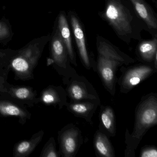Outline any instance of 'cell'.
<instances>
[{
	"label": "cell",
	"mask_w": 157,
	"mask_h": 157,
	"mask_svg": "<svg viewBox=\"0 0 157 157\" xmlns=\"http://www.w3.org/2000/svg\"><path fill=\"white\" fill-rule=\"evenodd\" d=\"M98 14L128 44L133 40H142V31H147L127 0H105L104 9Z\"/></svg>",
	"instance_id": "6da1fadb"
},
{
	"label": "cell",
	"mask_w": 157,
	"mask_h": 157,
	"mask_svg": "<svg viewBox=\"0 0 157 157\" xmlns=\"http://www.w3.org/2000/svg\"><path fill=\"white\" fill-rule=\"evenodd\" d=\"M51 36L48 34L36 37L21 49L15 50L7 66V69H11L14 72L15 79L25 81L34 78V70L50 41Z\"/></svg>",
	"instance_id": "7a4b0ae2"
},
{
	"label": "cell",
	"mask_w": 157,
	"mask_h": 157,
	"mask_svg": "<svg viewBox=\"0 0 157 157\" xmlns=\"http://www.w3.org/2000/svg\"><path fill=\"white\" fill-rule=\"evenodd\" d=\"M134 129L131 135L126 131L125 156H134L135 151L147 131L157 123V94H151L142 98L136 111Z\"/></svg>",
	"instance_id": "3957f363"
},
{
	"label": "cell",
	"mask_w": 157,
	"mask_h": 157,
	"mask_svg": "<svg viewBox=\"0 0 157 157\" xmlns=\"http://www.w3.org/2000/svg\"><path fill=\"white\" fill-rule=\"evenodd\" d=\"M49 42L50 55L47 59L48 65H52L60 75L64 77V79L66 78L74 70L71 66L67 50L56 24Z\"/></svg>",
	"instance_id": "277c9868"
},
{
	"label": "cell",
	"mask_w": 157,
	"mask_h": 157,
	"mask_svg": "<svg viewBox=\"0 0 157 157\" xmlns=\"http://www.w3.org/2000/svg\"><path fill=\"white\" fill-rule=\"evenodd\" d=\"M64 81L67 85L66 92L71 102L99 99L91 84L84 77L79 76L75 70L69 77L64 79Z\"/></svg>",
	"instance_id": "5b68a950"
},
{
	"label": "cell",
	"mask_w": 157,
	"mask_h": 157,
	"mask_svg": "<svg viewBox=\"0 0 157 157\" xmlns=\"http://www.w3.org/2000/svg\"><path fill=\"white\" fill-rule=\"evenodd\" d=\"M0 95L11 99L17 103L34 106L40 102L36 91L33 88L24 86L11 85L0 77Z\"/></svg>",
	"instance_id": "8992f818"
},
{
	"label": "cell",
	"mask_w": 157,
	"mask_h": 157,
	"mask_svg": "<svg viewBox=\"0 0 157 157\" xmlns=\"http://www.w3.org/2000/svg\"><path fill=\"white\" fill-rule=\"evenodd\" d=\"M155 70L157 69L153 65L148 64L137 65L127 68L118 80L121 92L127 93L154 73Z\"/></svg>",
	"instance_id": "52a82bcc"
},
{
	"label": "cell",
	"mask_w": 157,
	"mask_h": 157,
	"mask_svg": "<svg viewBox=\"0 0 157 157\" xmlns=\"http://www.w3.org/2000/svg\"><path fill=\"white\" fill-rule=\"evenodd\" d=\"M68 18L82 62L87 69H90L94 66L88 53L83 25L78 16L73 11L69 12Z\"/></svg>",
	"instance_id": "ba28073f"
},
{
	"label": "cell",
	"mask_w": 157,
	"mask_h": 157,
	"mask_svg": "<svg viewBox=\"0 0 157 157\" xmlns=\"http://www.w3.org/2000/svg\"><path fill=\"white\" fill-rule=\"evenodd\" d=\"M60 151L65 157H74L81 144V132L78 128L71 124L59 133Z\"/></svg>",
	"instance_id": "9c48e42d"
},
{
	"label": "cell",
	"mask_w": 157,
	"mask_h": 157,
	"mask_svg": "<svg viewBox=\"0 0 157 157\" xmlns=\"http://www.w3.org/2000/svg\"><path fill=\"white\" fill-rule=\"evenodd\" d=\"M96 49L99 56L119 62L122 65L135 63L136 60L122 52L109 40L100 35L96 38Z\"/></svg>",
	"instance_id": "30bf717a"
},
{
	"label": "cell",
	"mask_w": 157,
	"mask_h": 157,
	"mask_svg": "<svg viewBox=\"0 0 157 157\" xmlns=\"http://www.w3.org/2000/svg\"><path fill=\"white\" fill-rule=\"evenodd\" d=\"M152 37H157V15L146 0H127Z\"/></svg>",
	"instance_id": "8fae6325"
},
{
	"label": "cell",
	"mask_w": 157,
	"mask_h": 157,
	"mask_svg": "<svg viewBox=\"0 0 157 157\" xmlns=\"http://www.w3.org/2000/svg\"><path fill=\"white\" fill-rule=\"evenodd\" d=\"M121 66L119 62L98 55L95 65L96 69L105 88L112 95L115 92L116 71Z\"/></svg>",
	"instance_id": "7c38bea8"
},
{
	"label": "cell",
	"mask_w": 157,
	"mask_h": 157,
	"mask_svg": "<svg viewBox=\"0 0 157 157\" xmlns=\"http://www.w3.org/2000/svg\"><path fill=\"white\" fill-rule=\"evenodd\" d=\"M60 37L64 42L68 53L71 63L77 66L76 56L74 53L71 38V32L69 25L66 13L62 11L59 12L55 23Z\"/></svg>",
	"instance_id": "4fadbf2b"
},
{
	"label": "cell",
	"mask_w": 157,
	"mask_h": 157,
	"mask_svg": "<svg viewBox=\"0 0 157 157\" xmlns=\"http://www.w3.org/2000/svg\"><path fill=\"white\" fill-rule=\"evenodd\" d=\"M100 104L99 99L87 100L78 102L67 103L68 110L75 116L82 117L90 122L92 117Z\"/></svg>",
	"instance_id": "5bb4252c"
},
{
	"label": "cell",
	"mask_w": 157,
	"mask_h": 157,
	"mask_svg": "<svg viewBox=\"0 0 157 157\" xmlns=\"http://www.w3.org/2000/svg\"><path fill=\"white\" fill-rule=\"evenodd\" d=\"M66 91L61 86H49L40 94V101L48 105L58 106L61 109L67 103Z\"/></svg>",
	"instance_id": "9a60e30c"
},
{
	"label": "cell",
	"mask_w": 157,
	"mask_h": 157,
	"mask_svg": "<svg viewBox=\"0 0 157 157\" xmlns=\"http://www.w3.org/2000/svg\"><path fill=\"white\" fill-rule=\"evenodd\" d=\"M0 115L2 116L13 117L19 118L24 124L31 118V114L21 105L10 100L0 99Z\"/></svg>",
	"instance_id": "2e32d148"
},
{
	"label": "cell",
	"mask_w": 157,
	"mask_h": 157,
	"mask_svg": "<svg viewBox=\"0 0 157 157\" xmlns=\"http://www.w3.org/2000/svg\"><path fill=\"white\" fill-rule=\"evenodd\" d=\"M44 132L40 130L34 134L29 139L22 140L14 145L13 150L14 157H26L29 156L35 149L43 139Z\"/></svg>",
	"instance_id": "e0dca14e"
},
{
	"label": "cell",
	"mask_w": 157,
	"mask_h": 157,
	"mask_svg": "<svg viewBox=\"0 0 157 157\" xmlns=\"http://www.w3.org/2000/svg\"><path fill=\"white\" fill-rule=\"evenodd\" d=\"M136 53L138 57L144 62L153 63L157 57V37L140 41L137 46Z\"/></svg>",
	"instance_id": "ac0fdd59"
},
{
	"label": "cell",
	"mask_w": 157,
	"mask_h": 157,
	"mask_svg": "<svg viewBox=\"0 0 157 157\" xmlns=\"http://www.w3.org/2000/svg\"><path fill=\"white\" fill-rule=\"evenodd\" d=\"M94 146L97 153L102 157L115 156L114 151L109 139L101 131H97L94 138Z\"/></svg>",
	"instance_id": "d6986e66"
},
{
	"label": "cell",
	"mask_w": 157,
	"mask_h": 157,
	"mask_svg": "<svg viewBox=\"0 0 157 157\" xmlns=\"http://www.w3.org/2000/svg\"><path fill=\"white\" fill-rule=\"evenodd\" d=\"M101 121L103 127L110 136L116 134L114 114L112 108L109 106L105 107L101 113Z\"/></svg>",
	"instance_id": "ffe728a7"
},
{
	"label": "cell",
	"mask_w": 157,
	"mask_h": 157,
	"mask_svg": "<svg viewBox=\"0 0 157 157\" xmlns=\"http://www.w3.org/2000/svg\"><path fill=\"white\" fill-rule=\"evenodd\" d=\"M13 35L10 21L3 16L0 19V44L7 45L12 40Z\"/></svg>",
	"instance_id": "44dd1931"
},
{
	"label": "cell",
	"mask_w": 157,
	"mask_h": 157,
	"mask_svg": "<svg viewBox=\"0 0 157 157\" xmlns=\"http://www.w3.org/2000/svg\"><path fill=\"white\" fill-rule=\"evenodd\" d=\"M59 156L56 149V141L54 138L50 139L46 143L41 151L40 157H58Z\"/></svg>",
	"instance_id": "7402d4cb"
},
{
	"label": "cell",
	"mask_w": 157,
	"mask_h": 157,
	"mask_svg": "<svg viewBox=\"0 0 157 157\" xmlns=\"http://www.w3.org/2000/svg\"><path fill=\"white\" fill-rule=\"evenodd\" d=\"M15 50L11 48H0V67H7L8 62Z\"/></svg>",
	"instance_id": "603a6c76"
},
{
	"label": "cell",
	"mask_w": 157,
	"mask_h": 157,
	"mask_svg": "<svg viewBox=\"0 0 157 157\" xmlns=\"http://www.w3.org/2000/svg\"><path fill=\"white\" fill-rule=\"evenodd\" d=\"M140 157H157V149L154 147H145L141 150Z\"/></svg>",
	"instance_id": "cb8c5ba5"
},
{
	"label": "cell",
	"mask_w": 157,
	"mask_h": 157,
	"mask_svg": "<svg viewBox=\"0 0 157 157\" xmlns=\"http://www.w3.org/2000/svg\"><path fill=\"white\" fill-rule=\"evenodd\" d=\"M153 3H154V5L155 6H157V0H151Z\"/></svg>",
	"instance_id": "d4e9b609"
}]
</instances>
